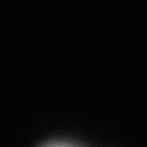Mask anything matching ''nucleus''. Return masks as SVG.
<instances>
[{
	"label": "nucleus",
	"mask_w": 147,
	"mask_h": 147,
	"mask_svg": "<svg viewBox=\"0 0 147 147\" xmlns=\"http://www.w3.org/2000/svg\"><path fill=\"white\" fill-rule=\"evenodd\" d=\"M56 147H68V146H56Z\"/></svg>",
	"instance_id": "nucleus-1"
}]
</instances>
